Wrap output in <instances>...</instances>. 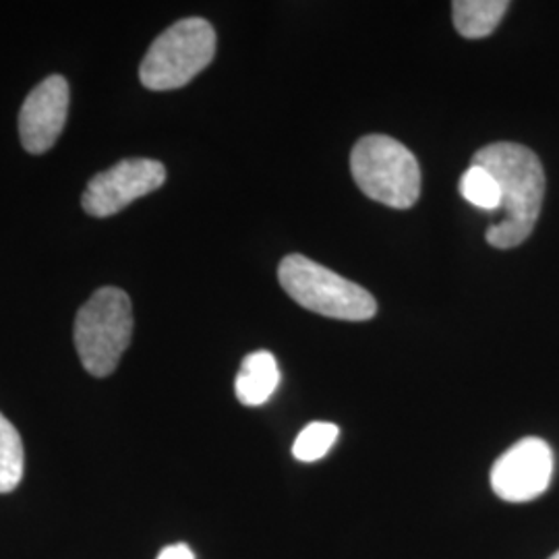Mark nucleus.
I'll list each match as a JSON object with an SVG mask.
<instances>
[{
  "instance_id": "obj_1",
  "label": "nucleus",
  "mask_w": 559,
  "mask_h": 559,
  "mask_svg": "<svg viewBox=\"0 0 559 559\" xmlns=\"http://www.w3.org/2000/svg\"><path fill=\"white\" fill-rule=\"evenodd\" d=\"M500 185V218L487 228V242L512 249L528 239L539 221L545 198V170L537 154L526 145L498 141L485 145L473 158Z\"/></svg>"
},
{
  "instance_id": "obj_2",
  "label": "nucleus",
  "mask_w": 559,
  "mask_h": 559,
  "mask_svg": "<svg viewBox=\"0 0 559 559\" xmlns=\"http://www.w3.org/2000/svg\"><path fill=\"white\" fill-rule=\"evenodd\" d=\"M75 348L81 365L94 378L115 373L133 336V307L124 290L104 286L75 318Z\"/></svg>"
},
{
  "instance_id": "obj_3",
  "label": "nucleus",
  "mask_w": 559,
  "mask_h": 559,
  "mask_svg": "<svg viewBox=\"0 0 559 559\" xmlns=\"http://www.w3.org/2000/svg\"><path fill=\"white\" fill-rule=\"evenodd\" d=\"M278 280L290 299L325 318L367 321L378 313V302L369 290L305 255L284 258Z\"/></svg>"
},
{
  "instance_id": "obj_4",
  "label": "nucleus",
  "mask_w": 559,
  "mask_h": 559,
  "mask_svg": "<svg viewBox=\"0 0 559 559\" xmlns=\"http://www.w3.org/2000/svg\"><path fill=\"white\" fill-rule=\"evenodd\" d=\"M350 173L369 200L408 210L420 198V168L415 154L388 135H367L350 154Z\"/></svg>"
},
{
  "instance_id": "obj_5",
  "label": "nucleus",
  "mask_w": 559,
  "mask_h": 559,
  "mask_svg": "<svg viewBox=\"0 0 559 559\" xmlns=\"http://www.w3.org/2000/svg\"><path fill=\"white\" fill-rule=\"evenodd\" d=\"M216 32L201 17L180 20L150 46L141 60L140 80L152 92L187 85L214 60Z\"/></svg>"
},
{
  "instance_id": "obj_6",
  "label": "nucleus",
  "mask_w": 559,
  "mask_h": 559,
  "mask_svg": "<svg viewBox=\"0 0 559 559\" xmlns=\"http://www.w3.org/2000/svg\"><path fill=\"white\" fill-rule=\"evenodd\" d=\"M164 180L166 168L162 162L127 158L87 182L81 205L90 216L108 218L122 212L129 203L160 189Z\"/></svg>"
},
{
  "instance_id": "obj_7",
  "label": "nucleus",
  "mask_w": 559,
  "mask_h": 559,
  "mask_svg": "<svg viewBox=\"0 0 559 559\" xmlns=\"http://www.w3.org/2000/svg\"><path fill=\"white\" fill-rule=\"evenodd\" d=\"M554 479V452L540 438H524L496 460L491 489L503 501L537 500Z\"/></svg>"
},
{
  "instance_id": "obj_8",
  "label": "nucleus",
  "mask_w": 559,
  "mask_h": 559,
  "mask_svg": "<svg viewBox=\"0 0 559 559\" xmlns=\"http://www.w3.org/2000/svg\"><path fill=\"white\" fill-rule=\"evenodd\" d=\"M67 115L69 83L60 75H50L29 92L21 106L20 135L23 147L34 156L48 152L59 140Z\"/></svg>"
},
{
  "instance_id": "obj_9",
  "label": "nucleus",
  "mask_w": 559,
  "mask_h": 559,
  "mask_svg": "<svg viewBox=\"0 0 559 559\" xmlns=\"http://www.w3.org/2000/svg\"><path fill=\"white\" fill-rule=\"evenodd\" d=\"M280 383L278 362L272 353L258 350L247 355L240 362L235 392L240 404L261 406L274 396Z\"/></svg>"
},
{
  "instance_id": "obj_10",
  "label": "nucleus",
  "mask_w": 559,
  "mask_h": 559,
  "mask_svg": "<svg viewBox=\"0 0 559 559\" xmlns=\"http://www.w3.org/2000/svg\"><path fill=\"white\" fill-rule=\"evenodd\" d=\"M510 2L506 0H456L452 2L454 25L462 38L480 40L496 32Z\"/></svg>"
},
{
  "instance_id": "obj_11",
  "label": "nucleus",
  "mask_w": 559,
  "mask_h": 559,
  "mask_svg": "<svg viewBox=\"0 0 559 559\" xmlns=\"http://www.w3.org/2000/svg\"><path fill=\"white\" fill-rule=\"evenodd\" d=\"M25 452L15 425L0 413V493L15 491L23 479Z\"/></svg>"
},
{
  "instance_id": "obj_12",
  "label": "nucleus",
  "mask_w": 559,
  "mask_h": 559,
  "mask_svg": "<svg viewBox=\"0 0 559 559\" xmlns=\"http://www.w3.org/2000/svg\"><path fill=\"white\" fill-rule=\"evenodd\" d=\"M460 195L475 207L496 214L500 210L501 193L498 180L483 166L471 164L460 179Z\"/></svg>"
},
{
  "instance_id": "obj_13",
  "label": "nucleus",
  "mask_w": 559,
  "mask_h": 559,
  "mask_svg": "<svg viewBox=\"0 0 559 559\" xmlns=\"http://www.w3.org/2000/svg\"><path fill=\"white\" fill-rule=\"evenodd\" d=\"M338 433V427L334 423H325V420L309 423L293 443L295 459L300 462H318L334 448Z\"/></svg>"
},
{
  "instance_id": "obj_14",
  "label": "nucleus",
  "mask_w": 559,
  "mask_h": 559,
  "mask_svg": "<svg viewBox=\"0 0 559 559\" xmlns=\"http://www.w3.org/2000/svg\"><path fill=\"white\" fill-rule=\"evenodd\" d=\"M158 559H195V554L191 551V547H189V545H185V543H175V545L164 547Z\"/></svg>"
},
{
  "instance_id": "obj_15",
  "label": "nucleus",
  "mask_w": 559,
  "mask_h": 559,
  "mask_svg": "<svg viewBox=\"0 0 559 559\" xmlns=\"http://www.w3.org/2000/svg\"><path fill=\"white\" fill-rule=\"evenodd\" d=\"M549 559H559V551H558V554H554V556H551V558H549Z\"/></svg>"
}]
</instances>
